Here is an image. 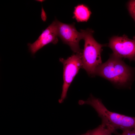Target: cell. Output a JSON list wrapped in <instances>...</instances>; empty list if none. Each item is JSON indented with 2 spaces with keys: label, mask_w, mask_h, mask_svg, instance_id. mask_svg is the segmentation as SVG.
<instances>
[{
  "label": "cell",
  "mask_w": 135,
  "mask_h": 135,
  "mask_svg": "<svg viewBox=\"0 0 135 135\" xmlns=\"http://www.w3.org/2000/svg\"><path fill=\"white\" fill-rule=\"evenodd\" d=\"M121 59L112 54L107 61L97 69L95 76L103 77L118 86H130L133 79L134 70Z\"/></svg>",
  "instance_id": "1"
},
{
  "label": "cell",
  "mask_w": 135,
  "mask_h": 135,
  "mask_svg": "<svg viewBox=\"0 0 135 135\" xmlns=\"http://www.w3.org/2000/svg\"><path fill=\"white\" fill-rule=\"evenodd\" d=\"M80 105H89L92 106L101 118L102 122L110 126L115 130H122L135 128V117L129 116L110 111L108 110L99 98L92 95L86 100H80Z\"/></svg>",
  "instance_id": "2"
},
{
  "label": "cell",
  "mask_w": 135,
  "mask_h": 135,
  "mask_svg": "<svg viewBox=\"0 0 135 135\" xmlns=\"http://www.w3.org/2000/svg\"><path fill=\"white\" fill-rule=\"evenodd\" d=\"M80 30L83 32L84 41L82 54V68L89 76L94 77L96 70L102 64L101 56L102 48L107 45L100 44L95 40L93 36L94 31L92 29Z\"/></svg>",
  "instance_id": "3"
},
{
  "label": "cell",
  "mask_w": 135,
  "mask_h": 135,
  "mask_svg": "<svg viewBox=\"0 0 135 135\" xmlns=\"http://www.w3.org/2000/svg\"><path fill=\"white\" fill-rule=\"evenodd\" d=\"M82 52L74 54L67 58H60L59 60L63 66V83L60 103L63 102L66 98L68 88L76 75L81 68H82Z\"/></svg>",
  "instance_id": "4"
},
{
  "label": "cell",
  "mask_w": 135,
  "mask_h": 135,
  "mask_svg": "<svg viewBox=\"0 0 135 135\" xmlns=\"http://www.w3.org/2000/svg\"><path fill=\"white\" fill-rule=\"evenodd\" d=\"M108 46L116 56L135 61V36L132 39L125 34L121 36H114L110 39Z\"/></svg>",
  "instance_id": "5"
},
{
  "label": "cell",
  "mask_w": 135,
  "mask_h": 135,
  "mask_svg": "<svg viewBox=\"0 0 135 135\" xmlns=\"http://www.w3.org/2000/svg\"><path fill=\"white\" fill-rule=\"evenodd\" d=\"M58 36L63 43L68 45L74 53L82 52L79 46V42L83 39V32L81 30L78 32L75 26V23L67 24L58 20Z\"/></svg>",
  "instance_id": "6"
},
{
  "label": "cell",
  "mask_w": 135,
  "mask_h": 135,
  "mask_svg": "<svg viewBox=\"0 0 135 135\" xmlns=\"http://www.w3.org/2000/svg\"><path fill=\"white\" fill-rule=\"evenodd\" d=\"M57 33H52L42 38L38 39L32 44L28 43V46L30 51L34 55L39 50L46 45L50 43L56 44L58 41Z\"/></svg>",
  "instance_id": "7"
},
{
  "label": "cell",
  "mask_w": 135,
  "mask_h": 135,
  "mask_svg": "<svg viewBox=\"0 0 135 135\" xmlns=\"http://www.w3.org/2000/svg\"><path fill=\"white\" fill-rule=\"evenodd\" d=\"M92 13L88 7L84 4L78 5L75 7L73 18L78 22H87Z\"/></svg>",
  "instance_id": "8"
},
{
  "label": "cell",
  "mask_w": 135,
  "mask_h": 135,
  "mask_svg": "<svg viewBox=\"0 0 135 135\" xmlns=\"http://www.w3.org/2000/svg\"><path fill=\"white\" fill-rule=\"evenodd\" d=\"M89 130V135H108L116 130L110 126L102 122L96 128Z\"/></svg>",
  "instance_id": "9"
},
{
  "label": "cell",
  "mask_w": 135,
  "mask_h": 135,
  "mask_svg": "<svg viewBox=\"0 0 135 135\" xmlns=\"http://www.w3.org/2000/svg\"><path fill=\"white\" fill-rule=\"evenodd\" d=\"M127 6L129 13L135 22V0L129 1Z\"/></svg>",
  "instance_id": "10"
},
{
  "label": "cell",
  "mask_w": 135,
  "mask_h": 135,
  "mask_svg": "<svg viewBox=\"0 0 135 135\" xmlns=\"http://www.w3.org/2000/svg\"><path fill=\"white\" fill-rule=\"evenodd\" d=\"M113 133L116 135H135V128L123 130L121 134L118 132L116 130Z\"/></svg>",
  "instance_id": "11"
},
{
  "label": "cell",
  "mask_w": 135,
  "mask_h": 135,
  "mask_svg": "<svg viewBox=\"0 0 135 135\" xmlns=\"http://www.w3.org/2000/svg\"><path fill=\"white\" fill-rule=\"evenodd\" d=\"M41 16L42 21L44 22L46 21L47 18L46 15L42 6V8Z\"/></svg>",
  "instance_id": "12"
},
{
  "label": "cell",
  "mask_w": 135,
  "mask_h": 135,
  "mask_svg": "<svg viewBox=\"0 0 135 135\" xmlns=\"http://www.w3.org/2000/svg\"><path fill=\"white\" fill-rule=\"evenodd\" d=\"M90 132L89 130H88L86 133L84 134H82L81 135H89Z\"/></svg>",
  "instance_id": "13"
},
{
  "label": "cell",
  "mask_w": 135,
  "mask_h": 135,
  "mask_svg": "<svg viewBox=\"0 0 135 135\" xmlns=\"http://www.w3.org/2000/svg\"><path fill=\"white\" fill-rule=\"evenodd\" d=\"M36 1L37 2H42L44 1V0H36Z\"/></svg>",
  "instance_id": "14"
},
{
  "label": "cell",
  "mask_w": 135,
  "mask_h": 135,
  "mask_svg": "<svg viewBox=\"0 0 135 135\" xmlns=\"http://www.w3.org/2000/svg\"><path fill=\"white\" fill-rule=\"evenodd\" d=\"M112 134H108V135H112Z\"/></svg>",
  "instance_id": "15"
}]
</instances>
